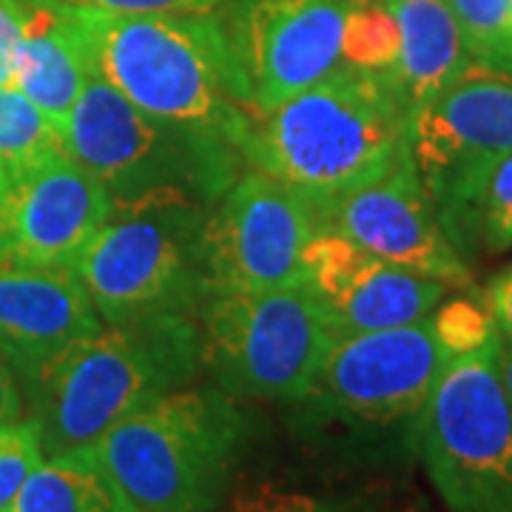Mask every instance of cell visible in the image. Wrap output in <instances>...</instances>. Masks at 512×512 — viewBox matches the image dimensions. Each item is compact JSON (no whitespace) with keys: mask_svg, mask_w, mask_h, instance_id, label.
<instances>
[{"mask_svg":"<svg viewBox=\"0 0 512 512\" xmlns=\"http://www.w3.org/2000/svg\"><path fill=\"white\" fill-rule=\"evenodd\" d=\"M356 0H239L228 26L256 114L276 109L342 63Z\"/></svg>","mask_w":512,"mask_h":512,"instance_id":"cell-12","label":"cell"},{"mask_svg":"<svg viewBox=\"0 0 512 512\" xmlns=\"http://www.w3.org/2000/svg\"><path fill=\"white\" fill-rule=\"evenodd\" d=\"M424 470L450 512H512V399L504 339L450 353L416 416Z\"/></svg>","mask_w":512,"mask_h":512,"instance_id":"cell-6","label":"cell"},{"mask_svg":"<svg viewBox=\"0 0 512 512\" xmlns=\"http://www.w3.org/2000/svg\"><path fill=\"white\" fill-rule=\"evenodd\" d=\"M89 77L92 60L69 9L57 0H26L15 89L60 126Z\"/></svg>","mask_w":512,"mask_h":512,"instance_id":"cell-18","label":"cell"},{"mask_svg":"<svg viewBox=\"0 0 512 512\" xmlns=\"http://www.w3.org/2000/svg\"><path fill=\"white\" fill-rule=\"evenodd\" d=\"M114 211L103 183L66 151L9 185L0 211V265L69 268Z\"/></svg>","mask_w":512,"mask_h":512,"instance_id":"cell-14","label":"cell"},{"mask_svg":"<svg viewBox=\"0 0 512 512\" xmlns=\"http://www.w3.org/2000/svg\"><path fill=\"white\" fill-rule=\"evenodd\" d=\"M504 379H507V390H510L512 399V345L504 342Z\"/></svg>","mask_w":512,"mask_h":512,"instance_id":"cell-29","label":"cell"},{"mask_svg":"<svg viewBox=\"0 0 512 512\" xmlns=\"http://www.w3.org/2000/svg\"><path fill=\"white\" fill-rule=\"evenodd\" d=\"M450 353L436 313L402 328L339 336L302 404L362 424L419 416Z\"/></svg>","mask_w":512,"mask_h":512,"instance_id":"cell-11","label":"cell"},{"mask_svg":"<svg viewBox=\"0 0 512 512\" xmlns=\"http://www.w3.org/2000/svg\"><path fill=\"white\" fill-rule=\"evenodd\" d=\"M202 370L194 313H151L80 339L43 370L23 399L43 456L92 447L117 421L171 390L194 384Z\"/></svg>","mask_w":512,"mask_h":512,"instance_id":"cell-3","label":"cell"},{"mask_svg":"<svg viewBox=\"0 0 512 512\" xmlns=\"http://www.w3.org/2000/svg\"><path fill=\"white\" fill-rule=\"evenodd\" d=\"M512 151V77L473 66L410 117V154L444 234L481 177Z\"/></svg>","mask_w":512,"mask_h":512,"instance_id":"cell-10","label":"cell"},{"mask_svg":"<svg viewBox=\"0 0 512 512\" xmlns=\"http://www.w3.org/2000/svg\"><path fill=\"white\" fill-rule=\"evenodd\" d=\"M43 458L35 421L18 419L0 424V512L12 510L20 487Z\"/></svg>","mask_w":512,"mask_h":512,"instance_id":"cell-23","label":"cell"},{"mask_svg":"<svg viewBox=\"0 0 512 512\" xmlns=\"http://www.w3.org/2000/svg\"><path fill=\"white\" fill-rule=\"evenodd\" d=\"M23 416V390L12 370L0 359V424L18 421Z\"/></svg>","mask_w":512,"mask_h":512,"instance_id":"cell-28","label":"cell"},{"mask_svg":"<svg viewBox=\"0 0 512 512\" xmlns=\"http://www.w3.org/2000/svg\"><path fill=\"white\" fill-rule=\"evenodd\" d=\"M9 512H12V510H9Z\"/></svg>","mask_w":512,"mask_h":512,"instance_id":"cell-32","label":"cell"},{"mask_svg":"<svg viewBox=\"0 0 512 512\" xmlns=\"http://www.w3.org/2000/svg\"><path fill=\"white\" fill-rule=\"evenodd\" d=\"M410 146V111L384 72L339 63L265 111L242 157L311 202L313 211L382 177Z\"/></svg>","mask_w":512,"mask_h":512,"instance_id":"cell-2","label":"cell"},{"mask_svg":"<svg viewBox=\"0 0 512 512\" xmlns=\"http://www.w3.org/2000/svg\"><path fill=\"white\" fill-rule=\"evenodd\" d=\"M100 328L103 319L69 268L0 265V359L23 393Z\"/></svg>","mask_w":512,"mask_h":512,"instance_id":"cell-16","label":"cell"},{"mask_svg":"<svg viewBox=\"0 0 512 512\" xmlns=\"http://www.w3.org/2000/svg\"><path fill=\"white\" fill-rule=\"evenodd\" d=\"M245 430L234 396L185 384L117 421L92 450L137 512H211L228 493Z\"/></svg>","mask_w":512,"mask_h":512,"instance_id":"cell-4","label":"cell"},{"mask_svg":"<svg viewBox=\"0 0 512 512\" xmlns=\"http://www.w3.org/2000/svg\"><path fill=\"white\" fill-rule=\"evenodd\" d=\"M393 18L399 52L387 72L404 106L413 111L478 66L447 0H382Z\"/></svg>","mask_w":512,"mask_h":512,"instance_id":"cell-17","label":"cell"},{"mask_svg":"<svg viewBox=\"0 0 512 512\" xmlns=\"http://www.w3.org/2000/svg\"><path fill=\"white\" fill-rule=\"evenodd\" d=\"M305 285L339 336L421 322L450 291V282L407 271L330 231H319L308 245Z\"/></svg>","mask_w":512,"mask_h":512,"instance_id":"cell-15","label":"cell"},{"mask_svg":"<svg viewBox=\"0 0 512 512\" xmlns=\"http://www.w3.org/2000/svg\"><path fill=\"white\" fill-rule=\"evenodd\" d=\"M74 9L94 12H120V15H146V12H214L225 0H57Z\"/></svg>","mask_w":512,"mask_h":512,"instance_id":"cell-25","label":"cell"},{"mask_svg":"<svg viewBox=\"0 0 512 512\" xmlns=\"http://www.w3.org/2000/svg\"><path fill=\"white\" fill-rule=\"evenodd\" d=\"M109 512H137V510H134L131 504H126V501H120V504H117V507H111Z\"/></svg>","mask_w":512,"mask_h":512,"instance_id":"cell-31","label":"cell"},{"mask_svg":"<svg viewBox=\"0 0 512 512\" xmlns=\"http://www.w3.org/2000/svg\"><path fill=\"white\" fill-rule=\"evenodd\" d=\"M202 370L234 399L305 402L339 333L311 288L205 291L197 305Z\"/></svg>","mask_w":512,"mask_h":512,"instance_id":"cell-7","label":"cell"},{"mask_svg":"<svg viewBox=\"0 0 512 512\" xmlns=\"http://www.w3.org/2000/svg\"><path fill=\"white\" fill-rule=\"evenodd\" d=\"M60 146L114 205L180 197L211 208L245 163L234 143L151 117L94 72L60 123Z\"/></svg>","mask_w":512,"mask_h":512,"instance_id":"cell-5","label":"cell"},{"mask_svg":"<svg viewBox=\"0 0 512 512\" xmlns=\"http://www.w3.org/2000/svg\"><path fill=\"white\" fill-rule=\"evenodd\" d=\"M92 72L157 120L222 137L242 151L259 114L231 40L214 12L74 9Z\"/></svg>","mask_w":512,"mask_h":512,"instance_id":"cell-1","label":"cell"},{"mask_svg":"<svg viewBox=\"0 0 512 512\" xmlns=\"http://www.w3.org/2000/svg\"><path fill=\"white\" fill-rule=\"evenodd\" d=\"M228 512H339L330 504L313 498L305 493H293V490H279L271 484L251 487L234 495L231 510Z\"/></svg>","mask_w":512,"mask_h":512,"instance_id":"cell-24","label":"cell"},{"mask_svg":"<svg viewBox=\"0 0 512 512\" xmlns=\"http://www.w3.org/2000/svg\"><path fill=\"white\" fill-rule=\"evenodd\" d=\"M450 242L467 262L478 254H504L512 248V151L481 177L470 202L450 231Z\"/></svg>","mask_w":512,"mask_h":512,"instance_id":"cell-20","label":"cell"},{"mask_svg":"<svg viewBox=\"0 0 512 512\" xmlns=\"http://www.w3.org/2000/svg\"><path fill=\"white\" fill-rule=\"evenodd\" d=\"M9 185H12V180H9L6 168L0 165V211H3V202H6V194H9Z\"/></svg>","mask_w":512,"mask_h":512,"instance_id":"cell-30","label":"cell"},{"mask_svg":"<svg viewBox=\"0 0 512 512\" xmlns=\"http://www.w3.org/2000/svg\"><path fill=\"white\" fill-rule=\"evenodd\" d=\"M23 26L26 0H0V86H15Z\"/></svg>","mask_w":512,"mask_h":512,"instance_id":"cell-26","label":"cell"},{"mask_svg":"<svg viewBox=\"0 0 512 512\" xmlns=\"http://www.w3.org/2000/svg\"><path fill=\"white\" fill-rule=\"evenodd\" d=\"M123 501L92 447L43 458L20 487L12 512H109Z\"/></svg>","mask_w":512,"mask_h":512,"instance_id":"cell-19","label":"cell"},{"mask_svg":"<svg viewBox=\"0 0 512 512\" xmlns=\"http://www.w3.org/2000/svg\"><path fill=\"white\" fill-rule=\"evenodd\" d=\"M478 66L512 77V0H447Z\"/></svg>","mask_w":512,"mask_h":512,"instance_id":"cell-22","label":"cell"},{"mask_svg":"<svg viewBox=\"0 0 512 512\" xmlns=\"http://www.w3.org/2000/svg\"><path fill=\"white\" fill-rule=\"evenodd\" d=\"M319 234L313 205L265 171H245L205 214V291H271L305 282V254Z\"/></svg>","mask_w":512,"mask_h":512,"instance_id":"cell-9","label":"cell"},{"mask_svg":"<svg viewBox=\"0 0 512 512\" xmlns=\"http://www.w3.org/2000/svg\"><path fill=\"white\" fill-rule=\"evenodd\" d=\"M487 311L501 330V339L512 345V268H507L493 282V288L487 293Z\"/></svg>","mask_w":512,"mask_h":512,"instance_id":"cell-27","label":"cell"},{"mask_svg":"<svg viewBox=\"0 0 512 512\" xmlns=\"http://www.w3.org/2000/svg\"><path fill=\"white\" fill-rule=\"evenodd\" d=\"M63 151L60 126L15 86H0V165L9 180Z\"/></svg>","mask_w":512,"mask_h":512,"instance_id":"cell-21","label":"cell"},{"mask_svg":"<svg viewBox=\"0 0 512 512\" xmlns=\"http://www.w3.org/2000/svg\"><path fill=\"white\" fill-rule=\"evenodd\" d=\"M208 208L180 197L114 205L111 217L74 259L72 274L103 325L151 313H197Z\"/></svg>","mask_w":512,"mask_h":512,"instance_id":"cell-8","label":"cell"},{"mask_svg":"<svg viewBox=\"0 0 512 512\" xmlns=\"http://www.w3.org/2000/svg\"><path fill=\"white\" fill-rule=\"evenodd\" d=\"M316 220L319 231L339 234L407 271L450 285L470 282V268L441 228L410 146L382 177L316 211Z\"/></svg>","mask_w":512,"mask_h":512,"instance_id":"cell-13","label":"cell"}]
</instances>
